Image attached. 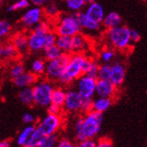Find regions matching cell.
Masks as SVG:
<instances>
[{
  "mask_svg": "<svg viewBox=\"0 0 147 147\" xmlns=\"http://www.w3.org/2000/svg\"><path fill=\"white\" fill-rule=\"evenodd\" d=\"M103 122V114L91 110L76 117L73 124L74 136L76 142L95 139L100 134Z\"/></svg>",
  "mask_w": 147,
  "mask_h": 147,
  "instance_id": "1",
  "label": "cell"
},
{
  "mask_svg": "<svg viewBox=\"0 0 147 147\" xmlns=\"http://www.w3.org/2000/svg\"><path fill=\"white\" fill-rule=\"evenodd\" d=\"M85 57L80 53H76L71 55L70 61L65 67L64 73L61 75L57 81L63 85H68L83 76L82 72V64L84 60Z\"/></svg>",
  "mask_w": 147,
  "mask_h": 147,
  "instance_id": "2",
  "label": "cell"
},
{
  "mask_svg": "<svg viewBox=\"0 0 147 147\" xmlns=\"http://www.w3.org/2000/svg\"><path fill=\"white\" fill-rule=\"evenodd\" d=\"M54 86L49 80L37 81L32 86L34 105L40 108H48L51 104V95Z\"/></svg>",
  "mask_w": 147,
  "mask_h": 147,
  "instance_id": "3",
  "label": "cell"
},
{
  "mask_svg": "<svg viewBox=\"0 0 147 147\" xmlns=\"http://www.w3.org/2000/svg\"><path fill=\"white\" fill-rule=\"evenodd\" d=\"M108 39L110 44L117 49H126L131 41V29L126 25H119L108 30Z\"/></svg>",
  "mask_w": 147,
  "mask_h": 147,
  "instance_id": "4",
  "label": "cell"
},
{
  "mask_svg": "<svg viewBox=\"0 0 147 147\" xmlns=\"http://www.w3.org/2000/svg\"><path fill=\"white\" fill-rule=\"evenodd\" d=\"M64 125V117L62 114L48 113L38 121L36 127L43 136L57 135Z\"/></svg>",
  "mask_w": 147,
  "mask_h": 147,
  "instance_id": "5",
  "label": "cell"
},
{
  "mask_svg": "<svg viewBox=\"0 0 147 147\" xmlns=\"http://www.w3.org/2000/svg\"><path fill=\"white\" fill-rule=\"evenodd\" d=\"M71 54L63 53L60 57H58L55 59L49 60L46 63V70L45 74L49 80L57 81L64 73L65 67L70 61Z\"/></svg>",
  "mask_w": 147,
  "mask_h": 147,
  "instance_id": "6",
  "label": "cell"
},
{
  "mask_svg": "<svg viewBox=\"0 0 147 147\" xmlns=\"http://www.w3.org/2000/svg\"><path fill=\"white\" fill-rule=\"evenodd\" d=\"M81 28L76 14H67L60 18L56 28V33L57 36H69L73 37L80 33Z\"/></svg>",
  "mask_w": 147,
  "mask_h": 147,
  "instance_id": "7",
  "label": "cell"
},
{
  "mask_svg": "<svg viewBox=\"0 0 147 147\" xmlns=\"http://www.w3.org/2000/svg\"><path fill=\"white\" fill-rule=\"evenodd\" d=\"M97 79L86 75L81 76L76 81V90L85 100H92L95 96Z\"/></svg>",
  "mask_w": 147,
  "mask_h": 147,
  "instance_id": "8",
  "label": "cell"
},
{
  "mask_svg": "<svg viewBox=\"0 0 147 147\" xmlns=\"http://www.w3.org/2000/svg\"><path fill=\"white\" fill-rule=\"evenodd\" d=\"M84 98L76 89H69L65 93V103L62 108L63 111L69 114L80 113L82 110V106L84 102Z\"/></svg>",
  "mask_w": 147,
  "mask_h": 147,
  "instance_id": "9",
  "label": "cell"
},
{
  "mask_svg": "<svg viewBox=\"0 0 147 147\" xmlns=\"http://www.w3.org/2000/svg\"><path fill=\"white\" fill-rule=\"evenodd\" d=\"M117 92V87L112 84L110 80H99L97 79L95 95L99 97L113 99Z\"/></svg>",
  "mask_w": 147,
  "mask_h": 147,
  "instance_id": "10",
  "label": "cell"
},
{
  "mask_svg": "<svg viewBox=\"0 0 147 147\" xmlns=\"http://www.w3.org/2000/svg\"><path fill=\"white\" fill-rule=\"evenodd\" d=\"M43 11L40 7L34 6L25 12L22 17V23L26 27H32L41 21Z\"/></svg>",
  "mask_w": 147,
  "mask_h": 147,
  "instance_id": "11",
  "label": "cell"
},
{
  "mask_svg": "<svg viewBox=\"0 0 147 147\" xmlns=\"http://www.w3.org/2000/svg\"><path fill=\"white\" fill-rule=\"evenodd\" d=\"M45 34L39 32L32 31L28 35L29 50L32 52H39L45 49Z\"/></svg>",
  "mask_w": 147,
  "mask_h": 147,
  "instance_id": "12",
  "label": "cell"
},
{
  "mask_svg": "<svg viewBox=\"0 0 147 147\" xmlns=\"http://www.w3.org/2000/svg\"><path fill=\"white\" fill-rule=\"evenodd\" d=\"M126 77V67L125 65L119 61H116L111 65V75L109 80L117 87H119L125 81Z\"/></svg>",
  "mask_w": 147,
  "mask_h": 147,
  "instance_id": "13",
  "label": "cell"
},
{
  "mask_svg": "<svg viewBox=\"0 0 147 147\" xmlns=\"http://www.w3.org/2000/svg\"><path fill=\"white\" fill-rule=\"evenodd\" d=\"M86 16L91 19L95 23L101 24L105 17V13L102 5L97 2H94L92 4L88 5L87 8L84 12Z\"/></svg>",
  "mask_w": 147,
  "mask_h": 147,
  "instance_id": "14",
  "label": "cell"
},
{
  "mask_svg": "<svg viewBox=\"0 0 147 147\" xmlns=\"http://www.w3.org/2000/svg\"><path fill=\"white\" fill-rule=\"evenodd\" d=\"M38 81V76L32 72H26L24 71L22 75L13 79V83L16 87L25 88V87H32L34 84Z\"/></svg>",
  "mask_w": 147,
  "mask_h": 147,
  "instance_id": "15",
  "label": "cell"
},
{
  "mask_svg": "<svg viewBox=\"0 0 147 147\" xmlns=\"http://www.w3.org/2000/svg\"><path fill=\"white\" fill-rule=\"evenodd\" d=\"M76 14V16L78 20V23L82 29H85L87 31H91V32H96L100 29V24L95 23V22L92 21L89 19L86 14L83 12H77Z\"/></svg>",
  "mask_w": 147,
  "mask_h": 147,
  "instance_id": "16",
  "label": "cell"
},
{
  "mask_svg": "<svg viewBox=\"0 0 147 147\" xmlns=\"http://www.w3.org/2000/svg\"><path fill=\"white\" fill-rule=\"evenodd\" d=\"M112 99L97 96L96 98L92 99V110L103 114L112 105Z\"/></svg>",
  "mask_w": 147,
  "mask_h": 147,
  "instance_id": "17",
  "label": "cell"
},
{
  "mask_svg": "<svg viewBox=\"0 0 147 147\" xmlns=\"http://www.w3.org/2000/svg\"><path fill=\"white\" fill-rule=\"evenodd\" d=\"M12 44L16 47L18 52L25 53L29 50L28 46V36L24 33H18L13 36L12 40Z\"/></svg>",
  "mask_w": 147,
  "mask_h": 147,
  "instance_id": "18",
  "label": "cell"
},
{
  "mask_svg": "<svg viewBox=\"0 0 147 147\" xmlns=\"http://www.w3.org/2000/svg\"><path fill=\"white\" fill-rule=\"evenodd\" d=\"M102 24L105 28H107L108 30L109 29H111L117 26H119L122 24V18L119 16V13L117 12H110L109 13H107L103 21H102Z\"/></svg>",
  "mask_w": 147,
  "mask_h": 147,
  "instance_id": "19",
  "label": "cell"
},
{
  "mask_svg": "<svg viewBox=\"0 0 147 147\" xmlns=\"http://www.w3.org/2000/svg\"><path fill=\"white\" fill-rule=\"evenodd\" d=\"M18 99L21 103L25 106L31 107L34 105V97H33V91L32 87H25L22 88L18 92Z\"/></svg>",
  "mask_w": 147,
  "mask_h": 147,
  "instance_id": "20",
  "label": "cell"
},
{
  "mask_svg": "<svg viewBox=\"0 0 147 147\" xmlns=\"http://www.w3.org/2000/svg\"><path fill=\"white\" fill-rule=\"evenodd\" d=\"M36 126L35 125H25V127L22 129L16 137V144L20 147H24L28 139L30 138L32 132L34 131Z\"/></svg>",
  "mask_w": 147,
  "mask_h": 147,
  "instance_id": "21",
  "label": "cell"
},
{
  "mask_svg": "<svg viewBox=\"0 0 147 147\" xmlns=\"http://www.w3.org/2000/svg\"><path fill=\"white\" fill-rule=\"evenodd\" d=\"M65 93H67V91H65L61 87L54 88L52 95H51V103L63 108L65 100Z\"/></svg>",
  "mask_w": 147,
  "mask_h": 147,
  "instance_id": "22",
  "label": "cell"
},
{
  "mask_svg": "<svg viewBox=\"0 0 147 147\" xmlns=\"http://www.w3.org/2000/svg\"><path fill=\"white\" fill-rule=\"evenodd\" d=\"M56 45L64 53L71 54L72 50V37L69 36H57Z\"/></svg>",
  "mask_w": 147,
  "mask_h": 147,
  "instance_id": "23",
  "label": "cell"
},
{
  "mask_svg": "<svg viewBox=\"0 0 147 147\" xmlns=\"http://www.w3.org/2000/svg\"><path fill=\"white\" fill-rule=\"evenodd\" d=\"M86 39L85 37L80 33L76 34L72 37V50L73 52L79 53L81 50H83L86 46Z\"/></svg>",
  "mask_w": 147,
  "mask_h": 147,
  "instance_id": "24",
  "label": "cell"
},
{
  "mask_svg": "<svg viewBox=\"0 0 147 147\" xmlns=\"http://www.w3.org/2000/svg\"><path fill=\"white\" fill-rule=\"evenodd\" d=\"M63 53H64L63 51L58 48L56 44L50 47H47L43 49V56L48 61L55 59V58L60 57Z\"/></svg>",
  "mask_w": 147,
  "mask_h": 147,
  "instance_id": "25",
  "label": "cell"
},
{
  "mask_svg": "<svg viewBox=\"0 0 147 147\" xmlns=\"http://www.w3.org/2000/svg\"><path fill=\"white\" fill-rule=\"evenodd\" d=\"M31 69L34 75L38 76H41L43 74H45V70H46V62L40 59V58H36L32 62L31 65Z\"/></svg>",
  "mask_w": 147,
  "mask_h": 147,
  "instance_id": "26",
  "label": "cell"
},
{
  "mask_svg": "<svg viewBox=\"0 0 147 147\" xmlns=\"http://www.w3.org/2000/svg\"><path fill=\"white\" fill-rule=\"evenodd\" d=\"M57 141H58V137L57 135L43 136L39 144L35 147H56Z\"/></svg>",
  "mask_w": 147,
  "mask_h": 147,
  "instance_id": "27",
  "label": "cell"
},
{
  "mask_svg": "<svg viewBox=\"0 0 147 147\" xmlns=\"http://www.w3.org/2000/svg\"><path fill=\"white\" fill-rule=\"evenodd\" d=\"M110 75H111V65L109 63H103L102 65H100L97 79L109 80Z\"/></svg>",
  "mask_w": 147,
  "mask_h": 147,
  "instance_id": "28",
  "label": "cell"
},
{
  "mask_svg": "<svg viewBox=\"0 0 147 147\" xmlns=\"http://www.w3.org/2000/svg\"><path fill=\"white\" fill-rule=\"evenodd\" d=\"M42 137H43L42 133L38 128L35 127L34 131L32 132V134L31 135L30 138L28 139V141H27L26 144L24 145V147H35L39 144V142L40 141V139Z\"/></svg>",
  "mask_w": 147,
  "mask_h": 147,
  "instance_id": "29",
  "label": "cell"
},
{
  "mask_svg": "<svg viewBox=\"0 0 147 147\" xmlns=\"http://www.w3.org/2000/svg\"><path fill=\"white\" fill-rule=\"evenodd\" d=\"M67 7L73 12H79L86 5L85 0H65Z\"/></svg>",
  "mask_w": 147,
  "mask_h": 147,
  "instance_id": "30",
  "label": "cell"
},
{
  "mask_svg": "<svg viewBox=\"0 0 147 147\" xmlns=\"http://www.w3.org/2000/svg\"><path fill=\"white\" fill-rule=\"evenodd\" d=\"M4 58L5 59H12L17 55V49L12 43L4 45Z\"/></svg>",
  "mask_w": 147,
  "mask_h": 147,
  "instance_id": "31",
  "label": "cell"
},
{
  "mask_svg": "<svg viewBox=\"0 0 147 147\" xmlns=\"http://www.w3.org/2000/svg\"><path fill=\"white\" fill-rule=\"evenodd\" d=\"M24 65L21 63H18V64H16L13 65V67L10 68L9 70V76L11 77V79H14L16 77L19 76L20 75H22L24 72Z\"/></svg>",
  "mask_w": 147,
  "mask_h": 147,
  "instance_id": "32",
  "label": "cell"
},
{
  "mask_svg": "<svg viewBox=\"0 0 147 147\" xmlns=\"http://www.w3.org/2000/svg\"><path fill=\"white\" fill-rule=\"evenodd\" d=\"M30 5V1L29 0H17L16 3L12 4L8 7V12H13V11H16L20 9H24Z\"/></svg>",
  "mask_w": 147,
  "mask_h": 147,
  "instance_id": "33",
  "label": "cell"
},
{
  "mask_svg": "<svg viewBox=\"0 0 147 147\" xmlns=\"http://www.w3.org/2000/svg\"><path fill=\"white\" fill-rule=\"evenodd\" d=\"M99 67H100V65L97 61L95 60H92V64H91V67L89 68V70L87 71V73L85 74L86 76L92 77L97 79L98 77V72H99Z\"/></svg>",
  "mask_w": 147,
  "mask_h": 147,
  "instance_id": "34",
  "label": "cell"
},
{
  "mask_svg": "<svg viewBox=\"0 0 147 147\" xmlns=\"http://www.w3.org/2000/svg\"><path fill=\"white\" fill-rule=\"evenodd\" d=\"M11 24L8 21L5 20H1L0 21V38L6 36L11 31Z\"/></svg>",
  "mask_w": 147,
  "mask_h": 147,
  "instance_id": "35",
  "label": "cell"
},
{
  "mask_svg": "<svg viewBox=\"0 0 147 147\" xmlns=\"http://www.w3.org/2000/svg\"><path fill=\"white\" fill-rule=\"evenodd\" d=\"M57 35L56 32H50V31L48 32L45 34V48L55 45L56 40H57Z\"/></svg>",
  "mask_w": 147,
  "mask_h": 147,
  "instance_id": "36",
  "label": "cell"
},
{
  "mask_svg": "<svg viewBox=\"0 0 147 147\" xmlns=\"http://www.w3.org/2000/svg\"><path fill=\"white\" fill-rule=\"evenodd\" d=\"M96 147H114V144L109 137L102 136L96 141Z\"/></svg>",
  "mask_w": 147,
  "mask_h": 147,
  "instance_id": "37",
  "label": "cell"
},
{
  "mask_svg": "<svg viewBox=\"0 0 147 147\" xmlns=\"http://www.w3.org/2000/svg\"><path fill=\"white\" fill-rule=\"evenodd\" d=\"M115 57V53L113 50L110 49H106L102 51L100 54V59L103 63H109Z\"/></svg>",
  "mask_w": 147,
  "mask_h": 147,
  "instance_id": "38",
  "label": "cell"
},
{
  "mask_svg": "<svg viewBox=\"0 0 147 147\" xmlns=\"http://www.w3.org/2000/svg\"><path fill=\"white\" fill-rule=\"evenodd\" d=\"M76 144L75 142H73L71 139L67 137H62L60 139H58L56 145V147H76Z\"/></svg>",
  "mask_w": 147,
  "mask_h": 147,
  "instance_id": "39",
  "label": "cell"
},
{
  "mask_svg": "<svg viewBox=\"0 0 147 147\" xmlns=\"http://www.w3.org/2000/svg\"><path fill=\"white\" fill-rule=\"evenodd\" d=\"M33 27H34L33 31L35 32H39L41 33H47L48 32H49V26L46 22H44V21L39 22V23L36 25H34Z\"/></svg>",
  "mask_w": 147,
  "mask_h": 147,
  "instance_id": "40",
  "label": "cell"
},
{
  "mask_svg": "<svg viewBox=\"0 0 147 147\" xmlns=\"http://www.w3.org/2000/svg\"><path fill=\"white\" fill-rule=\"evenodd\" d=\"M45 13L49 16H56L58 13V8L54 3H49L45 6Z\"/></svg>",
  "mask_w": 147,
  "mask_h": 147,
  "instance_id": "41",
  "label": "cell"
},
{
  "mask_svg": "<svg viewBox=\"0 0 147 147\" xmlns=\"http://www.w3.org/2000/svg\"><path fill=\"white\" fill-rule=\"evenodd\" d=\"M22 119L25 125H34L36 122V117L31 112H26L23 115Z\"/></svg>",
  "mask_w": 147,
  "mask_h": 147,
  "instance_id": "42",
  "label": "cell"
},
{
  "mask_svg": "<svg viewBox=\"0 0 147 147\" xmlns=\"http://www.w3.org/2000/svg\"><path fill=\"white\" fill-rule=\"evenodd\" d=\"M76 147H96L95 139H86V140L77 142Z\"/></svg>",
  "mask_w": 147,
  "mask_h": 147,
  "instance_id": "43",
  "label": "cell"
},
{
  "mask_svg": "<svg viewBox=\"0 0 147 147\" xmlns=\"http://www.w3.org/2000/svg\"><path fill=\"white\" fill-rule=\"evenodd\" d=\"M47 109H48V113H50V114H62V111H63L62 108L52 103L47 108Z\"/></svg>",
  "mask_w": 147,
  "mask_h": 147,
  "instance_id": "44",
  "label": "cell"
},
{
  "mask_svg": "<svg viewBox=\"0 0 147 147\" xmlns=\"http://www.w3.org/2000/svg\"><path fill=\"white\" fill-rule=\"evenodd\" d=\"M91 64H92V60L90 58H87L85 57L84 60L82 64V72H83V75H85L87 73V71L89 70L90 67H91Z\"/></svg>",
  "mask_w": 147,
  "mask_h": 147,
  "instance_id": "45",
  "label": "cell"
},
{
  "mask_svg": "<svg viewBox=\"0 0 147 147\" xmlns=\"http://www.w3.org/2000/svg\"><path fill=\"white\" fill-rule=\"evenodd\" d=\"M141 39V35L136 30H131V41L137 42Z\"/></svg>",
  "mask_w": 147,
  "mask_h": 147,
  "instance_id": "46",
  "label": "cell"
},
{
  "mask_svg": "<svg viewBox=\"0 0 147 147\" xmlns=\"http://www.w3.org/2000/svg\"><path fill=\"white\" fill-rule=\"evenodd\" d=\"M30 1L31 4H32L34 6H42L44 5H46L48 2H49V0H29Z\"/></svg>",
  "mask_w": 147,
  "mask_h": 147,
  "instance_id": "47",
  "label": "cell"
},
{
  "mask_svg": "<svg viewBox=\"0 0 147 147\" xmlns=\"http://www.w3.org/2000/svg\"><path fill=\"white\" fill-rule=\"evenodd\" d=\"M0 147H11V142L9 140L0 141Z\"/></svg>",
  "mask_w": 147,
  "mask_h": 147,
  "instance_id": "48",
  "label": "cell"
},
{
  "mask_svg": "<svg viewBox=\"0 0 147 147\" xmlns=\"http://www.w3.org/2000/svg\"><path fill=\"white\" fill-rule=\"evenodd\" d=\"M4 59V47L0 45V60Z\"/></svg>",
  "mask_w": 147,
  "mask_h": 147,
  "instance_id": "49",
  "label": "cell"
},
{
  "mask_svg": "<svg viewBox=\"0 0 147 147\" xmlns=\"http://www.w3.org/2000/svg\"><path fill=\"white\" fill-rule=\"evenodd\" d=\"M94 2H96V0H85V3L87 5H90V4H92Z\"/></svg>",
  "mask_w": 147,
  "mask_h": 147,
  "instance_id": "50",
  "label": "cell"
},
{
  "mask_svg": "<svg viewBox=\"0 0 147 147\" xmlns=\"http://www.w3.org/2000/svg\"><path fill=\"white\" fill-rule=\"evenodd\" d=\"M0 1H1V0H0Z\"/></svg>",
  "mask_w": 147,
  "mask_h": 147,
  "instance_id": "51",
  "label": "cell"
}]
</instances>
